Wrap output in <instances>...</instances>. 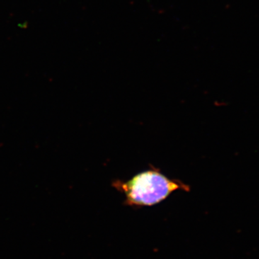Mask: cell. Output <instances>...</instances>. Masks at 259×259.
Listing matches in <instances>:
<instances>
[{
  "mask_svg": "<svg viewBox=\"0 0 259 259\" xmlns=\"http://www.w3.org/2000/svg\"><path fill=\"white\" fill-rule=\"evenodd\" d=\"M112 185L125 194L126 203L138 207L159 203L177 190H190L189 186L168 178L155 168L141 172L126 182L115 181Z\"/></svg>",
  "mask_w": 259,
  "mask_h": 259,
  "instance_id": "1",
  "label": "cell"
}]
</instances>
